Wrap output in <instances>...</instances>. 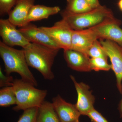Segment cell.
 I'll return each instance as SVG.
<instances>
[{
  "instance_id": "ac0fdd59",
  "label": "cell",
  "mask_w": 122,
  "mask_h": 122,
  "mask_svg": "<svg viewBox=\"0 0 122 122\" xmlns=\"http://www.w3.org/2000/svg\"><path fill=\"white\" fill-rule=\"evenodd\" d=\"M16 98L13 86L3 87L0 90V106L8 107L16 105Z\"/></svg>"
},
{
  "instance_id": "603a6c76",
  "label": "cell",
  "mask_w": 122,
  "mask_h": 122,
  "mask_svg": "<svg viewBox=\"0 0 122 122\" xmlns=\"http://www.w3.org/2000/svg\"><path fill=\"white\" fill-rule=\"evenodd\" d=\"M14 80L13 76L5 75L2 72L1 68H0V87L12 86Z\"/></svg>"
},
{
  "instance_id": "83f0119b",
  "label": "cell",
  "mask_w": 122,
  "mask_h": 122,
  "mask_svg": "<svg viewBox=\"0 0 122 122\" xmlns=\"http://www.w3.org/2000/svg\"><path fill=\"white\" fill-rule=\"evenodd\" d=\"M79 122V121H76V122Z\"/></svg>"
},
{
  "instance_id": "f1b7e54d",
  "label": "cell",
  "mask_w": 122,
  "mask_h": 122,
  "mask_svg": "<svg viewBox=\"0 0 122 122\" xmlns=\"http://www.w3.org/2000/svg\"></svg>"
},
{
  "instance_id": "484cf974",
  "label": "cell",
  "mask_w": 122,
  "mask_h": 122,
  "mask_svg": "<svg viewBox=\"0 0 122 122\" xmlns=\"http://www.w3.org/2000/svg\"><path fill=\"white\" fill-rule=\"evenodd\" d=\"M118 110L119 112L120 117L122 118V98L121 100H120L119 104Z\"/></svg>"
},
{
  "instance_id": "52a82bcc",
  "label": "cell",
  "mask_w": 122,
  "mask_h": 122,
  "mask_svg": "<svg viewBox=\"0 0 122 122\" xmlns=\"http://www.w3.org/2000/svg\"><path fill=\"white\" fill-rule=\"evenodd\" d=\"M122 21L115 18L106 21L90 28L98 40H108L114 42L122 47Z\"/></svg>"
},
{
  "instance_id": "5b68a950",
  "label": "cell",
  "mask_w": 122,
  "mask_h": 122,
  "mask_svg": "<svg viewBox=\"0 0 122 122\" xmlns=\"http://www.w3.org/2000/svg\"><path fill=\"white\" fill-rule=\"evenodd\" d=\"M100 43L111 62V69L115 74L116 85L119 92L122 93V47L114 42L108 40H99Z\"/></svg>"
},
{
  "instance_id": "e0dca14e",
  "label": "cell",
  "mask_w": 122,
  "mask_h": 122,
  "mask_svg": "<svg viewBox=\"0 0 122 122\" xmlns=\"http://www.w3.org/2000/svg\"><path fill=\"white\" fill-rule=\"evenodd\" d=\"M93 9L86 0H66V7L64 11L72 14H80Z\"/></svg>"
},
{
  "instance_id": "3957f363",
  "label": "cell",
  "mask_w": 122,
  "mask_h": 122,
  "mask_svg": "<svg viewBox=\"0 0 122 122\" xmlns=\"http://www.w3.org/2000/svg\"><path fill=\"white\" fill-rule=\"evenodd\" d=\"M61 15L62 19L74 30L91 28L115 18L110 9L102 5L91 11L80 14H70L63 10L61 12Z\"/></svg>"
},
{
  "instance_id": "4316f807",
  "label": "cell",
  "mask_w": 122,
  "mask_h": 122,
  "mask_svg": "<svg viewBox=\"0 0 122 122\" xmlns=\"http://www.w3.org/2000/svg\"><path fill=\"white\" fill-rule=\"evenodd\" d=\"M118 6L120 11L122 12V0H119L118 3Z\"/></svg>"
},
{
  "instance_id": "d4e9b609",
  "label": "cell",
  "mask_w": 122,
  "mask_h": 122,
  "mask_svg": "<svg viewBox=\"0 0 122 122\" xmlns=\"http://www.w3.org/2000/svg\"><path fill=\"white\" fill-rule=\"evenodd\" d=\"M93 9H95L100 6L99 0H86Z\"/></svg>"
},
{
  "instance_id": "44dd1931",
  "label": "cell",
  "mask_w": 122,
  "mask_h": 122,
  "mask_svg": "<svg viewBox=\"0 0 122 122\" xmlns=\"http://www.w3.org/2000/svg\"><path fill=\"white\" fill-rule=\"evenodd\" d=\"M38 109L33 107L25 110L17 122H36Z\"/></svg>"
},
{
  "instance_id": "cb8c5ba5",
  "label": "cell",
  "mask_w": 122,
  "mask_h": 122,
  "mask_svg": "<svg viewBox=\"0 0 122 122\" xmlns=\"http://www.w3.org/2000/svg\"><path fill=\"white\" fill-rule=\"evenodd\" d=\"M92 122H109L102 115L94 108L87 115Z\"/></svg>"
},
{
  "instance_id": "6da1fadb",
  "label": "cell",
  "mask_w": 122,
  "mask_h": 122,
  "mask_svg": "<svg viewBox=\"0 0 122 122\" xmlns=\"http://www.w3.org/2000/svg\"><path fill=\"white\" fill-rule=\"evenodd\" d=\"M23 50L29 66L38 71L45 79L52 80L54 78L52 67L60 49L30 43Z\"/></svg>"
},
{
  "instance_id": "4fadbf2b",
  "label": "cell",
  "mask_w": 122,
  "mask_h": 122,
  "mask_svg": "<svg viewBox=\"0 0 122 122\" xmlns=\"http://www.w3.org/2000/svg\"><path fill=\"white\" fill-rule=\"evenodd\" d=\"M34 0H18L12 10L9 13V20L16 26L21 27L29 23L28 18Z\"/></svg>"
},
{
  "instance_id": "5bb4252c",
  "label": "cell",
  "mask_w": 122,
  "mask_h": 122,
  "mask_svg": "<svg viewBox=\"0 0 122 122\" xmlns=\"http://www.w3.org/2000/svg\"><path fill=\"white\" fill-rule=\"evenodd\" d=\"M63 55L68 66L72 69L79 72L91 71L90 58L88 55L71 49L63 50Z\"/></svg>"
},
{
  "instance_id": "2e32d148",
  "label": "cell",
  "mask_w": 122,
  "mask_h": 122,
  "mask_svg": "<svg viewBox=\"0 0 122 122\" xmlns=\"http://www.w3.org/2000/svg\"><path fill=\"white\" fill-rule=\"evenodd\" d=\"M36 122H61L52 103L45 101L38 107Z\"/></svg>"
},
{
  "instance_id": "7c38bea8",
  "label": "cell",
  "mask_w": 122,
  "mask_h": 122,
  "mask_svg": "<svg viewBox=\"0 0 122 122\" xmlns=\"http://www.w3.org/2000/svg\"><path fill=\"white\" fill-rule=\"evenodd\" d=\"M52 103L61 122L79 121L81 115L75 105L66 102L59 95L53 98Z\"/></svg>"
},
{
  "instance_id": "7402d4cb",
  "label": "cell",
  "mask_w": 122,
  "mask_h": 122,
  "mask_svg": "<svg viewBox=\"0 0 122 122\" xmlns=\"http://www.w3.org/2000/svg\"><path fill=\"white\" fill-rule=\"evenodd\" d=\"M18 0H0L1 16L9 14L12 8L15 6Z\"/></svg>"
},
{
  "instance_id": "9a60e30c",
  "label": "cell",
  "mask_w": 122,
  "mask_h": 122,
  "mask_svg": "<svg viewBox=\"0 0 122 122\" xmlns=\"http://www.w3.org/2000/svg\"><path fill=\"white\" fill-rule=\"evenodd\" d=\"M61 11L58 6L50 7L43 5H34L31 7L28 18V23L33 21L47 19L51 15L57 14Z\"/></svg>"
},
{
  "instance_id": "7a4b0ae2",
  "label": "cell",
  "mask_w": 122,
  "mask_h": 122,
  "mask_svg": "<svg viewBox=\"0 0 122 122\" xmlns=\"http://www.w3.org/2000/svg\"><path fill=\"white\" fill-rule=\"evenodd\" d=\"M0 55L4 63L6 75L11 73L18 74L21 79L35 86L38 83L29 68L23 49L19 50L0 41Z\"/></svg>"
},
{
  "instance_id": "ba28073f",
  "label": "cell",
  "mask_w": 122,
  "mask_h": 122,
  "mask_svg": "<svg viewBox=\"0 0 122 122\" xmlns=\"http://www.w3.org/2000/svg\"><path fill=\"white\" fill-rule=\"evenodd\" d=\"M16 26L8 19L0 20V35L2 42L9 46L25 47L30 42L27 40Z\"/></svg>"
},
{
  "instance_id": "ffe728a7",
  "label": "cell",
  "mask_w": 122,
  "mask_h": 122,
  "mask_svg": "<svg viewBox=\"0 0 122 122\" xmlns=\"http://www.w3.org/2000/svg\"><path fill=\"white\" fill-rule=\"evenodd\" d=\"M87 55L91 58L98 57L108 58L104 48L98 40L95 41L92 45L88 50Z\"/></svg>"
},
{
  "instance_id": "8fae6325",
  "label": "cell",
  "mask_w": 122,
  "mask_h": 122,
  "mask_svg": "<svg viewBox=\"0 0 122 122\" xmlns=\"http://www.w3.org/2000/svg\"><path fill=\"white\" fill-rule=\"evenodd\" d=\"M97 40L98 39L91 29L73 30L70 49L88 55L89 49Z\"/></svg>"
},
{
  "instance_id": "d6986e66",
  "label": "cell",
  "mask_w": 122,
  "mask_h": 122,
  "mask_svg": "<svg viewBox=\"0 0 122 122\" xmlns=\"http://www.w3.org/2000/svg\"><path fill=\"white\" fill-rule=\"evenodd\" d=\"M108 58L102 57L93 58L90 59L91 70L109 71L111 69V65L107 62Z\"/></svg>"
},
{
  "instance_id": "30bf717a",
  "label": "cell",
  "mask_w": 122,
  "mask_h": 122,
  "mask_svg": "<svg viewBox=\"0 0 122 122\" xmlns=\"http://www.w3.org/2000/svg\"><path fill=\"white\" fill-rule=\"evenodd\" d=\"M18 30L30 43L60 49L59 46L46 33L35 25L29 23Z\"/></svg>"
},
{
  "instance_id": "8992f818",
  "label": "cell",
  "mask_w": 122,
  "mask_h": 122,
  "mask_svg": "<svg viewBox=\"0 0 122 122\" xmlns=\"http://www.w3.org/2000/svg\"><path fill=\"white\" fill-rule=\"evenodd\" d=\"M39 28L50 36L60 49L63 50L71 49L73 30L65 20L62 19L51 27Z\"/></svg>"
},
{
  "instance_id": "277c9868",
  "label": "cell",
  "mask_w": 122,
  "mask_h": 122,
  "mask_svg": "<svg viewBox=\"0 0 122 122\" xmlns=\"http://www.w3.org/2000/svg\"><path fill=\"white\" fill-rule=\"evenodd\" d=\"M12 86L16 98V106L13 108L15 111L39 107L48 93L47 90L37 89L21 79H14Z\"/></svg>"
},
{
  "instance_id": "9c48e42d",
  "label": "cell",
  "mask_w": 122,
  "mask_h": 122,
  "mask_svg": "<svg viewBox=\"0 0 122 122\" xmlns=\"http://www.w3.org/2000/svg\"><path fill=\"white\" fill-rule=\"evenodd\" d=\"M70 78L74 84L77 94V100L75 106L81 115H86L94 108V96L90 91V86L83 82H77L72 75Z\"/></svg>"
}]
</instances>
